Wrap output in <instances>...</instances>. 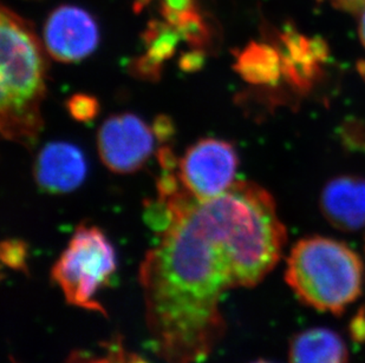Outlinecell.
<instances>
[{"instance_id":"1","label":"cell","mask_w":365,"mask_h":363,"mask_svg":"<svg viewBox=\"0 0 365 363\" xmlns=\"http://www.w3.org/2000/svg\"><path fill=\"white\" fill-rule=\"evenodd\" d=\"M167 201L172 221L138 273L145 326L161 360L200 363L225 334L221 300L276 267L285 226L272 196L251 182L205 201L186 189Z\"/></svg>"},{"instance_id":"2","label":"cell","mask_w":365,"mask_h":363,"mask_svg":"<svg viewBox=\"0 0 365 363\" xmlns=\"http://www.w3.org/2000/svg\"><path fill=\"white\" fill-rule=\"evenodd\" d=\"M0 48L1 134L10 141L32 143L41 127L44 51L30 21L6 7L0 14Z\"/></svg>"},{"instance_id":"3","label":"cell","mask_w":365,"mask_h":363,"mask_svg":"<svg viewBox=\"0 0 365 363\" xmlns=\"http://www.w3.org/2000/svg\"><path fill=\"white\" fill-rule=\"evenodd\" d=\"M362 261L346 244L327 237L298 242L287 258L285 280L300 301L341 312L362 293Z\"/></svg>"},{"instance_id":"4","label":"cell","mask_w":365,"mask_h":363,"mask_svg":"<svg viewBox=\"0 0 365 363\" xmlns=\"http://www.w3.org/2000/svg\"><path fill=\"white\" fill-rule=\"evenodd\" d=\"M116 265L114 247L103 231L81 226L52 268L51 278L69 305L106 315L96 296Z\"/></svg>"},{"instance_id":"5","label":"cell","mask_w":365,"mask_h":363,"mask_svg":"<svg viewBox=\"0 0 365 363\" xmlns=\"http://www.w3.org/2000/svg\"><path fill=\"white\" fill-rule=\"evenodd\" d=\"M238 156L227 142L201 140L187 150L179 163V179L195 199H214L235 183Z\"/></svg>"},{"instance_id":"6","label":"cell","mask_w":365,"mask_h":363,"mask_svg":"<svg viewBox=\"0 0 365 363\" xmlns=\"http://www.w3.org/2000/svg\"><path fill=\"white\" fill-rule=\"evenodd\" d=\"M97 145L102 161L111 172H136L152 154L154 131L138 116L123 113L104 122Z\"/></svg>"},{"instance_id":"7","label":"cell","mask_w":365,"mask_h":363,"mask_svg":"<svg viewBox=\"0 0 365 363\" xmlns=\"http://www.w3.org/2000/svg\"><path fill=\"white\" fill-rule=\"evenodd\" d=\"M98 41L96 21L88 11L78 6L57 7L44 25L45 48L58 62H80L95 51Z\"/></svg>"},{"instance_id":"8","label":"cell","mask_w":365,"mask_h":363,"mask_svg":"<svg viewBox=\"0 0 365 363\" xmlns=\"http://www.w3.org/2000/svg\"><path fill=\"white\" fill-rule=\"evenodd\" d=\"M39 188L51 194L73 191L86 175V162L82 151L66 142H53L39 152L35 167Z\"/></svg>"},{"instance_id":"9","label":"cell","mask_w":365,"mask_h":363,"mask_svg":"<svg viewBox=\"0 0 365 363\" xmlns=\"http://www.w3.org/2000/svg\"><path fill=\"white\" fill-rule=\"evenodd\" d=\"M322 211L338 229L354 231L365 226V179L341 176L322 192Z\"/></svg>"},{"instance_id":"10","label":"cell","mask_w":365,"mask_h":363,"mask_svg":"<svg viewBox=\"0 0 365 363\" xmlns=\"http://www.w3.org/2000/svg\"><path fill=\"white\" fill-rule=\"evenodd\" d=\"M282 41L280 56L284 75L298 86L307 85L324 62L327 48L323 41L309 39L296 32H287Z\"/></svg>"},{"instance_id":"11","label":"cell","mask_w":365,"mask_h":363,"mask_svg":"<svg viewBox=\"0 0 365 363\" xmlns=\"http://www.w3.org/2000/svg\"><path fill=\"white\" fill-rule=\"evenodd\" d=\"M289 357V363H348V347L330 329H307L293 337Z\"/></svg>"},{"instance_id":"12","label":"cell","mask_w":365,"mask_h":363,"mask_svg":"<svg viewBox=\"0 0 365 363\" xmlns=\"http://www.w3.org/2000/svg\"><path fill=\"white\" fill-rule=\"evenodd\" d=\"M235 69L246 82L272 84L283 73L282 56L271 45L251 43L239 53Z\"/></svg>"},{"instance_id":"13","label":"cell","mask_w":365,"mask_h":363,"mask_svg":"<svg viewBox=\"0 0 365 363\" xmlns=\"http://www.w3.org/2000/svg\"><path fill=\"white\" fill-rule=\"evenodd\" d=\"M180 38L179 32L172 25L153 21L145 32L148 52L138 62V73L145 77H158L161 64L172 57Z\"/></svg>"},{"instance_id":"14","label":"cell","mask_w":365,"mask_h":363,"mask_svg":"<svg viewBox=\"0 0 365 363\" xmlns=\"http://www.w3.org/2000/svg\"><path fill=\"white\" fill-rule=\"evenodd\" d=\"M66 363H148L135 354L129 353L120 340H111L102 344L100 352L75 350Z\"/></svg>"},{"instance_id":"15","label":"cell","mask_w":365,"mask_h":363,"mask_svg":"<svg viewBox=\"0 0 365 363\" xmlns=\"http://www.w3.org/2000/svg\"><path fill=\"white\" fill-rule=\"evenodd\" d=\"M174 28L178 30L182 39H186L188 43L195 46L205 44L208 37L206 25L197 10L192 11L181 18Z\"/></svg>"},{"instance_id":"16","label":"cell","mask_w":365,"mask_h":363,"mask_svg":"<svg viewBox=\"0 0 365 363\" xmlns=\"http://www.w3.org/2000/svg\"><path fill=\"white\" fill-rule=\"evenodd\" d=\"M98 102L89 95H75L68 100V110L78 122H89L98 113Z\"/></svg>"},{"instance_id":"17","label":"cell","mask_w":365,"mask_h":363,"mask_svg":"<svg viewBox=\"0 0 365 363\" xmlns=\"http://www.w3.org/2000/svg\"><path fill=\"white\" fill-rule=\"evenodd\" d=\"M1 260L4 263L16 270H21L26 265L28 247L21 240H6L1 244Z\"/></svg>"},{"instance_id":"18","label":"cell","mask_w":365,"mask_h":363,"mask_svg":"<svg viewBox=\"0 0 365 363\" xmlns=\"http://www.w3.org/2000/svg\"><path fill=\"white\" fill-rule=\"evenodd\" d=\"M161 10L167 23L175 26L181 18L197 10V7L194 0H163Z\"/></svg>"},{"instance_id":"19","label":"cell","mask_w":365,"mask_h":363,"mask_svg":"<svg viewBox=\"0 0 365 363\" xmlns=\"http://www.w3.org/2000/svg\"><path fill=\"white\" fill-rule=\"evenodd\" d=\"M202 63V52L195 50V51L188 52L186 55L182 56L181 62H180V66L185 71H195V70L201 68Z\"/></svg>"},{"instance_id":"20","label":"cell","mask_w":365,"mask_h":363,"mask_svg":"<svg viewBox=\"0 0 365 363\" xmlns=\"http://www.w3.org/2000/svg\"><path fill=\"white\" fill-rule=\"evenodd\" d=\"M153 131H154L156 137L163 140V141L170 137V135L173 134V125L170 123V120L165 116L158 117L155 122H154Z\"/></svg>"},{"instance_id":"21","label":"cell","mask_w":365,"mask_h":363,"mask_svg":"<svg viewBox=\"0 0 365 363\" xmlns=\"http://www.w3.org/2000/svg\"><path fill=\"white\" fill-rule=\"evenodd\" d=\"M332 5L344 11L359 14L365 7V0H329Z\"/></svg>"},{"instance_id":"22","label":"cell","mask_w":365,"mask_h":363,"mask_svg":"<svg viewBox=\"0 0 365 363\" xmlns=\"http://www.w3.org/2000/svg\"><path fill=\"white\" fill-rule=\"evenodd\" d=\"M160 152H161L160 154V163H161L163 168L167 169V170H172L173 172V169L176 165V161L172 151L169 150V149H163Z\"/></svg>"},{"instance_id":"23","label":"cell","mask_w":365,"mask_h":363,"mask_svg":"<svg viewBox=\"0 0 365 363\" xmlns=\"http://www.w3.org/2000/svg\"><path fill=\"white\" fill-rule=\"evenodd\" d=\"M357 14H359V37H361V41L365 46V7L363 10L359 11Z\"/></svg>"},{"instance_id":"24","label":"cell","mask_w":365,"mask_h":363,"mask_svg":"<svg viewBox=\"0 0 365 363\" xmlns=\"http://www.w3.org/2000/svg\"><path fill=\"white\" fill-rule=\"evenodd\" d=\"M253 363H269V362H266V361H257V362H253Z\"/></svg>"}]
</instances>
